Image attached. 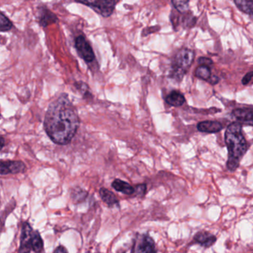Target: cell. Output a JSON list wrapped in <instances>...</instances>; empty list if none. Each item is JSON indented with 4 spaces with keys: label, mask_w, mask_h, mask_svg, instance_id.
<instances>
[{
    "label": "cell",
    "mask_w": 253,
    "mask_h": 253,
    "mask_svg": "<svg viewBox=\"0 0 253 253\" xmlns=\"http://www.w3.org/2000/svg\"><path fill=\"white\" fill-rule=\"evenodd\" d=\"M78 111L67 94H62L48 106L44 129L51 141L60 146L69 144L80 126Z\"/></svg>",
    "instance_id": "1"
},
{
    "label": "cell",
    "mask_w": 253,
    "mask_h": 253,
    "mask_svg": "<svg viewBox=\"0 0 253 253\" xmlns=\"http://www.w3.org/2000/svg\"><path fill=\"white\" fill-rule=\"evenodd\" d=\"M225 143L228 149L226 167L229 171H235L248 149L247 140L242 132V125L240 123H232L227 127L225 132Z\"/></svg>",
    "instance_id": "2"
},
{
    "label": "cell",
    "mask_w": 253,
    "mask_h": 253,
    "mask_svg": "<svg viewBox=\"0 0 253 253\" xmlns=\"http://www.w3.org/2000/svg\"><path fill=\"white\" fill-rule=\"evenodd\" d=\"M195 59V53L192 50L183 48L174 57L172 63L171 78L180 81L191 67Z\"/></svg>",
    "instance_id": "3"
},
{
    "label": "cell",
    "mask_w": 253,
    "mask_h": 253,
    "mask_svg": "<svg viewBox=\"0 0 253 253\" xmlns=\"http://www.w3.org/2000/svg\"><path fill=\"white\" fill-rule=\"evenodd\" d=\"M78 2L87 5L91 9L94 10L97 14L103 16V17H110L113 14L115 7L118 3V1H112V0H107V1L101 0V1H93V2H89V1L80 2L78 1Z\"/></svg>",
    "instance_id": "4"
},
{
    "label": "cell",
    "mask_w": 253,
    "mask_h": 253,
    "mask_svg": "<svg viewBox=\"0 0 253 253\" xmlns=\"http://www.w3.org/2000/svg\"><path fill=\"white\" fill-rule=\"evenodd\" d=\"M75 48L80 57L87 63H92L95 60V54L86 38L80 35L75 39Z\"/></svg>",
    "instance_id": "5"
},
{
    "label": "cell",
    "mask_w": 253,
    "mask_h": 253,
    "mask_svg": "<svg viewBox=\"0 0 253 253\" xmlns=\"http://www.w3.org/2000/svg\"><path fill=\"white\" fill-rule=\"evenodd\" d=\"M34 232L32 226L28 223H23L20 237V253H30L32 250V239Z\"/></svg>",
    "instance_id": "6"
},
{
    "label": "cell",
    "mask_w": 253,
    "mask_h": 253,
    "mask_svg": "<svg viewBox=\"0 0 253 253\" xmlns=\"http://www.w3.org/2000/svg\"><path fill=\"white\" fill-rule=\"evenodd\" d=\"M26 171V164L20 161H2L0 164L1 175L8 174H20V173H23Z\"/></svg>",
    "instance_id": "7"
},
{
    "label": "cell",
    "mask_w": 253,
    "mask_h": 253,
    "mask_svg": "<svg viewBox=\"0 0 253 253\" xmlns=\"http://www.w3.org/2000/svg\"><path fill=\"white\" fill-rule=\"evenodd\" d=\"M232 115L241 125L253 126V107L235 109Z\"/></svg>",
    "instance_id": "8"
},
{
    "label": "cell",
    "mask_w": 253,
    "mask_h": 253,
    "mask_svg": "<svg viewBox=\"0 0 253 253\" xmlns=\"http://www.w3.org/2000/svg\"><path fill=\"white\" fill-rule=\"evenodd\" d=\"M138 253H157L155 241L149 235H143L137 247Z\"/></svg>",
    "instance_id": "9"
},
{
    "label": "cell",
    "mask_w": 253,
    "mask_h": 253,
    "mask_svg": "<svg viewBox=\"0 0 253 253\" xmlns=\"http://www.w3.org/2000/svg\"><path fill=\"white\" fill-rule=\"evenodd\" d=\"M57 21L58 19L49 9L45 7L41 8V11H39V22L41 26L45 28L49 25L57 23Z\"/></svg>",
    "instance_id": "10"
},
{
    "label": "cell",
    "mask_w": 253,
    "mask_h": 253,
    "mask_svg": "<svg viewBox=\"0 0 253 253\" xmlns=\"http://www.w3.org/2000/svg\"><path fill=\"white\" fill-rule=\"evenodd\" d=\"M198 131L205 133H217L223 128V126L217 121H203L197 126Z\"/></svg>",
    "instance_id": "11"
},
{
    "label": "cell",
    "mask_w": 253,
    "mask_h": 253,
    "mask_svg": "<svg viewBox=\"0 0 253 253\" xmlns=\"http://www.w3.org/2000/svg\"><path fill=\"white\" fill-rule=\"evenodd\" d=\"M194 241L203 247H210L215 243L216 237L207 232H199L195 234Z\"/></svg>",
    "instance_id": "12"
},
{
    "label": "cell",
    "mask_w": 253,
    "mask_h": 253,
    "mask_svg": "<svg viewBox=\"0 0 253 253\" xmlns=\"http://www.w3.org/2000/svg\"><path fill=\"white\" fill-rule=\"evenodd\" d=\"M112 186L115 190L122 192L123 194H126V195H131L135 192V188L133 187L129 183L120 180V179L114 180Z\"/></svg>",
    "instance_id": "13"
},
{
    "label": "cell",
    "mask_w": 253,
    "mask_h": 253,
    "mask_svg": "<svg viewBox=\"0 0 253 253\" xmlns=\"http://www.w3.org/2000/svg\"><path fill=\"white\" fill-rule=\"evenodd\" d=\"M166 102L170 106L179 107L185 103V97L183 94L177 91H172L166 97Z\"/></svg>",
    "instance_id": "14"
},
{
    "label": "cell",
    "mask_w": 253,
    "mask_h": 253,
    "mask_svg": "<svg viewBox=\"0 0 253 253\" xmlns=\"http://www.w3.org/2000/svg\"><path fill=\"white\" fill-rule=\"evenodd\" d=\"M100 195L103 202L106 203L109 207L119 204V201L115 194L106 188H101L100 189Z\"/></svg>",
    "instance_id": "15"
},
{
    "label": "cell",
    "mask_w": 253,
    "mask_h": 253,
    "mask_svg": "<svg viewBox=\"0 0 253 253\" xmlns=\"http://www.w3.org/2000/svg\"><path fill=\"white\" fill-rule=\"evenodd\" d=\"M238 9L245 14L253 15V1L250 0H235L234 1Z\"/></svg>",
    "instance_id": "16"
},
{
    "label": "cell",
    "mask_w": 253,
    "mask_h": 253,
    "mask_svg": "<svg viewBox=\"0 0 253 253\" xmlns=\"http://www.w3.org/2000/svg\"><path fill=\"white\" fill-rule=\"evenodd\" d=\"M43 249V241L38 231L34 232L32 239V250L35 253H40Z\"/></svg>",
    "instance_id": "17"
},
{
    "label": "cell",
    "mask_w": 253,
    "mask_h": 253,
    "mask_svg": "<svg viewBox=\"0 0 253 253\" xmlns=\"http://www.w3.org/2000/svg\"><path fill=\"white\" fill-rule=\"evenodd\" d=\"M195 76L200 79L208 81L211 78V71L210 67L207 66H200L195 70Z\"/></svg>",
    "instance_id": "18"
},
{
    "label": "cell",
    "mask_w": 253,
    "mask_h": 253,
    "mask_svg": "<svg viewBox=\"0 0 253 253\" xmlns=\"http://www.w3.org/2000/svg\"><path fill=\"white\" fill-rule=\"evenodd\" d=\"M13 28V23L11 20L3 14L0 13V30L2 32H6Z\"/></svg>",
    "instance_id": "19"
},
{
    "label": "cell",
    "mask_w": 253,
    "mask_h": 253,
    "mask_svg": "<svg viewBox=\"0 0 253 253\" xmlns=\"http://www.w3.org/2000/svg\"><path fill=\"white\" fill-rule=\"evenodd\" d=\"M171 3L180 13H186L189 10V1H172Z\"/></svg>",
    "instance_id": "20"
},
{
    "label": "cell",
    "mask_w": 253,
    "mask_h": 253,
    "mask_svg": "<svg viewBox=\"0 0 253 253\" xmlns=\"http://www.w3.org/2000/svg\"><path fill=\"white\" fill-rule=\"evenodd\" d=\"M197 19L193 17L191 13H186V16L183 19V24L186 27L191 28L195 26Z\"/></svg>",
    "instance_id": "21"
},
{
    "label": "cell",
    "mask_w": 253,
    "mask_h": 253,
    "mask_svg": "<svg viewBox=\"0 0 253 253\" xmlns=\"http://www.w3.org/2000/svg\"><path fill=\"white\" fill-rule=\"evenodd\" d=\"M85 85H86V84H84V83H76V84H75V86L77 87L78 90L81 91V93H82L84 96H88V97H89L91 94H90L89 91H88V86L85 88H84V87H85Z\"/></svg>",
    "instance_id": "22"
},
{
    "label": "cell",
    "mask_w": 253,
    "mask_h": 253,
    "mask_svg": "<svg viewBox=\"0 0 253 253\" xmlns=\"http://www.w3.org/2000/svg\"><path fill=\"white\" fill-rule=\"evenodd\" d=\"M198 63H199L200 66L210 67L212 65L213 62L211 59L207 58V57H201L198 60Z\"/></svg>",
    "instance_id": "23"
},
{
    "label": "cell",
    "mask_w": 253,
    "mask_h": 253,
    "mask_svg": "<svg viewBox=\"0 0 253 253\" xmlns=\"http://www.w3.org/2000/svg\"><path fill=\"white\" fill-rule=\"evenodd\" d=\"M135 192L137 195H140V196H143L144 194L146 193V186L145 184H140L138 186H136Z\"/></svg>",
    "instance_id": "24"
},
{
    "label": "cell",
    "mask_w": 253,
    "mask_h": 253,
    "mask_svg": "<svg viewBox=\"0 0 253 253\" xmlns=\"http://www.w3.org/2000/svg\"><path fill=\"white\" fill-rule=\"evenodd\" d=\"M253 72H249V73H247V75H245V76L244 77V78L242 79V84L243 85H247V84H249V83L250 82V81H251L252 78H253Z\"/></svg>",
    "instance_id": "25"
},
{
    "label": "cell",
    "mask_w": 253,
    "mask_h": 253,
    "mask_svg": "<svg viewBox=\"0 0 253 253\" xmlns=\"http://www.w3.org/2000/svg\"><path fill=\"white\" fill-rule=\"evenodd\" d=\"M54 253H68V251L63 246H59L54 250Z\"/></svg>",
    "instance_id": "26"
},
{
    "label": "cell",
    "mask_w": 253,
    "mask_h": 253,
    "mask_svg": "<svg viewBox=\"0 0 253 253\" xmlns=\"http://www.w3.org/2000/svg\"><path fill=\"white\" fill-rule=\"evenodd\" d=\"M208 82L211 84V85H215V84L219 82V78L216 76L211 77L210 80H209Z\"/></svg>",
    "instance_id": "27"
},
{
    "label": "cell",
    "mask_w": 253,
    "mask_h": 253,
    "mask_svg": "<svg viewBox=\"0 0 253 253\" xmlns=\"http://www.w3.org/2000/svg\"><path fill=\"white\" fill-rule=\"evenodd\" d=\"M1 140H2V146H1V149H3L4 144H5V141H4V137H1Z\"/></svg>",
    "instance_id": "28"
}]
</instances>
